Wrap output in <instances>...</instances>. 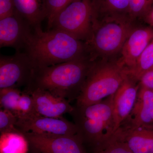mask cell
<instances>
[{"label": "cell", "mask_w": 153, "mask_h": 153, "mask_svg": "<svg viewBox=\"0 0 153 153\" xmlns=\"http://www.w3.org/2000/svg\"><path fill=\"white\" fill-rule=\"evenodd\" d=\"M17 117L16 127L23 134L28 132L60 135L77 134V128L74 123L63 117H47L37 113Z\"/></svg>", "instance_id": "cell-9"}, {"label": "cell", "mask_w": 153, "mask_h": 153, "mask_svg": "<svg viewBox=\"0 0 153 153\" xmlns=\"http://www.w3.org/2000/svg\"><path fill=\"white\" fill-rule=\"evenodd\" d=\"M28 93L33 97L36 112L43 116L63 117L65 114H70L74 108L68 100L55 96L47 91L36 89Z\"/></svg>", "instance_id": "cell-14"}, {"label": "cell", "mask_w": 153, "mask_h": 153, "mask_svg": "<svg viewBox=\"0 0 153 153\" xmlns=\"http://www.w3.org/2000/svg\"><path fill=\"white\" fill-rule=\"evenodd\" d=\"M35 68L91 57L85 42L61 30L35 28L25 49Z\"/></svg>", "instance_id": "cell-2"}, {"label": "cell", "mask_w": 153, "mask_h": 153, "mask_svg": "<svg viewBox=\"0 0 153 153\" xmlns=\"http://www.w3.org/2000/svg\"><path fill=\"white\" fill-rule=\"evenodd\" d=\"M134 153H153V127L123 123L114 133Z\"/></svg>", "instance_id": "cell-12"}, {"label": "cell", "mask_w": 153, "mask_h": 153, "mask_svg": "<svg viewBox=\"0 0 153 153\" xmlns=\"http://www.w3.org/2000/svg\"><path fill=\"white\" fill-rule=\"evenodd\" d=\"M124 123L138 126L153 127V89L140 85L133 109Z\"/></svg>", "instance_id": "cell-15"}, {"label": "cell", "mask_w": 153, "mask_h": 153, "mask_svg": "<svg viewBox=\"0 0 153 153\" xmlns=\"http://www.w3.org/2000/svg\"><path fill=\"white\" fill-rule=\"evenodd\" d=\"M153 66V40L137 60L134 65L127 70L128 75L139 82L141 76Z\"/></svg>", "instance_id": "cell-19"}, {"label": "cell", "mask_w": 153, "mask_h": 153, "mask_svg": "<svg viewBox=\"0 0 153 153\" xmlns=\"http://www.w3.org/2000/svg\"><path fill=\"white\" fill-rule=\"evenodd\" d=\"M16 12L14 0H0V19L11 16Z\"/></svg>", "instance_id": "cell-26"}, {"label": "cell", "mask_w": 153, "mask_h": 153, "mask_svg": "<svg viewBox=\"0 0 153 153\" xmlns=\"http://www.w3.org/2000/svg\"><path fill=\"white\" fill-rule=\"evenodd\" d=\"M33 28L16 11L0 19V47H11L21 51L27 47Z\"/></svg>", "instance_id": "cell-10"}, {"label": "cell", "mask_w": 153, "mask_h": 153, "mask_svg": "<svg viewBox=\"0 0 153 153\" xmlns=\"http://www.w3.org/2000/svg\"><path fill=\"white\" fill-rule=\"evenodd\" d=\"M140 87L139 82L128 75L114 94V133L131 114L136 102Z\"/></svg>", "instance_id": "cell-11"}, {"label": "cell", "mask_w": 153, "mask_h": 153, "mask_svg": "<svg viewBox=\"0 0 153 153\" xmlns=\"http://www.w3.org/2000/svg\"><path fill=\"white\" fill-rule=\"evenodd\" d=\"M139 83L141 86L153 89V66L141 76Z\"/></svg>", "instance_id": "cell-27"}, {"label": "cell", "mask_w": 153, "mask_h": 153, "mask_svg": "<svg viewBox=\"0 0 153 153\" xmlns=\"http://www.w3.org/2000/svg\"><path fill=\"white\" fill-rule=\"evenodd\" d=\"M127 19L106 20L93 25L92 34L85 42L91 56H109L121 52L130 34L134 29Z\"/></svg>", "instance_id": "cell-5"}, {"label": "cell", "mask_w": 153, "mask_h": 153, "mask_svg": "<svg viewBox=\"0 0 153 153\" xmlns=\"http://www.w3.org/2000/svg\"><path fill=\"white\" fill-rule=\"evenodd\" d=\"M29 149V143L24 134H1L0 153H27Z\"/></svg>", "instance_id": "cell-18"}, {"label": "cell", "mask_w": 153, "mask_h": 153, "mask_svg": "<svg viewBox=\"0 0 153 153\" xmlns=\"http://www.w3.org/2000/svg\"><path fill=\"white\" fill-rule=\"evenodd\" d=\"M32 153H87L82 140L74 135L24 134Z\"/></svg>", "instance_id": "cell-8"}, {"label": "cell", "mask_w": 153, "mask_h": 153, "mask_svg": "<svg viewBox=\"0 0 153 153\" xmlns=\"http://www.w3.org/2000/svg\"><path fill=\"white\" fill-rule=\"evenodd\" d=\"M22 92L19 88H13L0 89L1 108L9 111L16 115Z\"/></svg>", "instance_id": "cell-20"}, {"label": "cell", "mask_w": 153, "mask_h": 153, "mask_svg": "<svg viewBox=\"0 0 153 153\" xmlns=\"http://www.w3.org/2000/svg\"><path fill=\"white\" fill-rule=\"evenodd\" d=\"M92 153H134L114 134L104 140Z\"/></svg>", "instance_id": "cell-21"}, {"label": "cell", "mask_w": 153, "mask_h": 153, "mask_svg": "<svg viewBox=\"0 0 153 153\" xmlns=\"http://www.w3.org/2000/svg\"><path fill=\"white\" fill-rule=\"evenodd\" d=\"M153 4V0H129V16L131 21L145 17Z\"/></svg>", "instance_id": "cell-23"}, {"label": "cell", "mask_w": 153, "mask_h": 153, "mask_svg": "<svg viewBox=\"0 0 153 153\" xmlns=\"http://www.w3.org/2000/svg\"><path fill=\"white\" fill-rule=\"evenodd\" d=\"M16 11L31 27H41L47 19V0H14Z\"/></svg>", "instance_id": "cell-17"}, {"label": "cell", "mask_w": 153, "mask_h": 153, "mask_svg": "<svg viewBox=\"0 0 153 153\" xmlns=\"http://www.w3.org/2000/svg\"><path fill=\"white\" fill-rule=\"evenodd\" d=\"M91 1L93 25L111 19L131 20L129 16V0H91Z\"/></svg>", "instance_id": "cell-16"}, {"label": "cell", "mask_w": 153, "mask_h": 153, "mask_svg": "<svg viewBox=\"0 0 153 153\" xmlns=\"http://www.w3.org/2000/svg\"><path fill=\"white\" fill-rule=\"evenodd\" d=\"M127 70L118 60L95 61L76 100L75 105L94 104L114 94L128 76Z\"/></svg>", "instance_id": "cell-4"}, {"label": "cell", "mask_w": 153, "mask_h": 153, "mask_svg": "<svg viewBox=\"0 0 153 153\" xmlns=\"http://www.w3.org/2000/svg\"><path fill=\"white\" fill-rule=\"evenodd\" d=\"M152 40V28H134L124 44L119 61L128 70L130 69Z\"/></svg>", "instance_id": "cell-13"}, {"label": "cell", "mask_w": 153, "mask_h": 153, "mask_svg": "<svg viewBox=\"0 0 153 153\" xmlns=\"http://www.w3.org/2000/svg\"><path fill=\"white\" fill-rule=\"evenodd\" d=\"M95 61L88 57L35 68L31 82L24 91L42 89L69 102L76 100Z\"/></svg>", "instance_id": "cell-1"}, {"label": "cell", "mask_w": 153, "mask_h": 153, "mask_svg": "<svg viewBox=\"0 0 153 153\" xmlns=\"http://www.w3.org/2000/svg\"><path fill=\"white\" fill-rule=\"evenodd\" d=\"M32 95L26 91H22L18 107L17 117L37 113Z\"/></svg>", "instance_id": "cell-25"}, {"label": "cell", "mask_w": 153, "mask_h": 153, "mask_svg": "<svg viewBox=\"0 0 153 153\" xmlns=\"http://www.w3.org/2000/svg\"><path fill=\"white\" fill-rule=\"evenodd\" d=\"M113 95L89 105L74 106L70 114L77 135L92 152L114 133Z\"/></svg>", "instance_id": "cell-3"}, {"label": "cell", "mask_w": 153, "mask_h": 153, "mask_svg": "<svg viewBox=\"0 0 153 153\" xmlns=\"http://www.w3.org/2000/svg\"><path fill=\"white\" fill-rule=\"evenodd\" d=\"M35 67L26 52L16 51L12 55H1L0 89L27 87Z\"/></svg>", "instance_id": "cell-7"}, {"label": "cell", "mask_w": 153, "mask_h": 153, "mask_svg": "<svg viewBox=\"0 0 153 153\" xmlns=\"http://www.w3.org/2000/svg\"><path fill=\"white\" fill-rule=\"evenodd\" d=\"M93 25L91 0H72L57 14L50 29L61 30L86 42L92 34Z\"/></svg>", "instance_id": "cell-6"}, {"label": "cell", "mask_w": 153, "mask_h": 153, "mask_svg": "<svg viewBox=\"0 0 153 153\" xmlns=\"http://www.w3.org/2000/svg\"><path fill=\"white\" fill-rule=\"evenodd\" d=\"M72 0H47V19L48 30L51 29L54 19L62 9Z\"/></svg>", "instance_id": "cell-24"}, {"label": "cell", "mask_w": 153, "mask_h": 153, "mask_svg": "<svg viewBox=\"0 0 153 153\" xmlns=\"http://www.w3.org/2000/svg\"><path fill=\"white\" fill-rule=\"evenodd\" d=\"M18 117L9 111L1 108L0 110V132L5 133L23 134L16 127Z\"/></svg>", "instance_id": "cell-22"}, {"label": "cell", "mask_w": 153, "mask_h": 153, "mask_svg": "<svg viewBox=\"0 0 153 153\" xmlns=\"http://www.w3.org/2000/svg\"><path fill=\"white\" fill-rule=\"evenodd\" d=\"M146 22L151 26H153V7L148 12L145 16Z\"/></svg>", "instance_id": "cell-28"}]
</instances>
